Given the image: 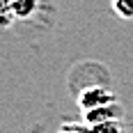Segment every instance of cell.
I'll return each instance as SVG.
<instances>
[{"instance_id":"cell-1","label":"cell","mask_w":133,"mask_h":133,"mask_svg":"<svg viewBox=\"0 0 133 133\" xmlns=\"http://www.w3.org/2000/svg\"><path fill=\"white\" fill-rule=\"evenodd\" d=\"M108 103H115V94L110 92L103 85H94V87H85L78 92V106L83 108V112H90L94 108L108 106Z\"/></svg>"},{"instance_id":"cell-2","label":"cell","mask_w":133,"mask_h":133,"mask_svg":"<svg viewBox=\"0 0 133 133\" xmlns=\"http://www.w3.org/2000/svg\"><path fill=\"white\" fill-rule=\"evenodd\" d=\"M122 117H124V110H122V106L117 101L85 112V119H87L90 126H96V124H103V122H110V119H122Z\"/></svg>"},{"instance_id":"cell-3","label":"cell","mask_w":133,"mask_h":133,"mask_svg":"<svg viewBox=\"0 0 133 133\" xmlns=\"http://www.w3.org/2000/svg\"><path fill=\"white\" fill-rule=\"evenodd\" d=\"M94 133H126L122 119H110V122H103V124H96L92 126Z\"/></svg>"},{"instance_id":"cell-4","label":"cell","mask_w":133,"mask_h":133,"mask_svg":"<svg viewBox=\"0 0 133 133\" xmlns=\"http://www.w3.org/2000/svg\"><path fill=\"white\" fill-rule=\"evenodd\" d=\"M112 9L122 18H133V0H112Z\"/></svg>"},{"instance_id":"cell-5","label":"cell","mask_w":133,"mask_h":133,"mask_svg":"<svg viewBox=\"0 0 133 133\" xmlns=\"http://www.w3.org/2000/svg\"><path fill=\"white\" fill-rule=\"evenodd\" d=\"M57 133H94V131H92V126L87 122L85 124H80V122H64Z\"/></svg>"}]
</instances>
